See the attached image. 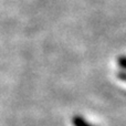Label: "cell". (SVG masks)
<instances>
[{"instance_id": "6da1fadb", "label": "cell", "mask_w": 126, "mask_h": 126, "mask_svg": "<svg viewBox=\"0 0 126 126\" xmlns=\"http://www.w3.org/2000/svg\"><path fill=\"white\" fill-rule=\"evenodd\" d=\"M116 62H117V66H118V72H117L118 79L126 82V54L120 55L117 58V60H116Z\"/></svg>"}, {"instance_id": "7a4b0ae2", "label": "cell", "mask_w": 126, "mask_h": 126, "mask_svg": "<svg viewBox=\"0 0 126 126\" xmlns=\"http://www.w3.org/2000/svg\"><path fill=\"white\" fill-rule=\"evenodd\" d=\"M72 124H73V126H95V125L91 124L90 122H87L81 115H74L73 118H72Z\"/></svg>"}]
</instances>
